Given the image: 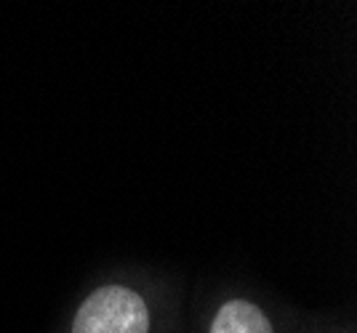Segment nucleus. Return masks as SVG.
<instances>
[{
  "mask_svg": "<svg viewBox=\"0 0 357 333\" xmlns=\"http://www.w3.org/2000/svg\"><path fill=\"white\" fill-rule=\"evenodd\" d=\"M73 333H149L147 304L126 286L99 288L77 309Z\"/></svg>",
  "mask_w": 357,
  "mask_h": 333,
  "instance_id": "f257e3e1",
  "label": "nucleus"
},
{
  "mask_svg": "<svg viewBox=\"0 0 357 333\" xmlns=\"http://www.w3.org/2000/svg\"><path fill=\"white\" fill-rule=\"evenodd\" d=\"M211 333H272V325L259 307L248 302H229L219 309Z\"/></svg>",
  "mask_w": 357,
  "mask_h": 333,
  "instance_id": "f03ea898",
  "label": "nucleus"
}]
</instances>
